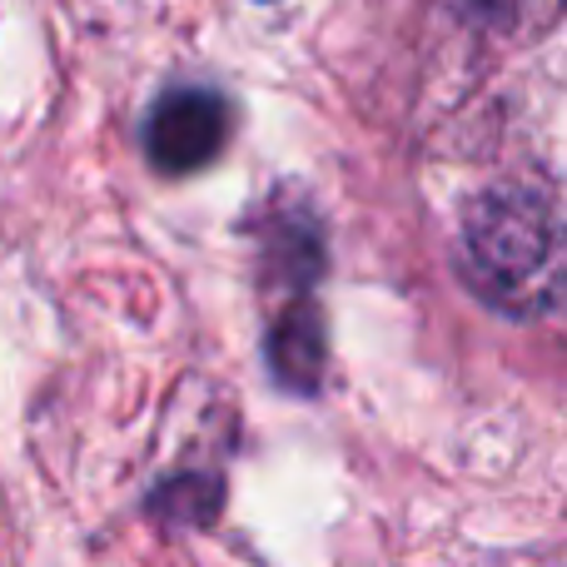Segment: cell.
Returning a JSON list of instances; mask_svg holds the SVG:
<instances>
[{
  "label": "cell",
  "instance_id": "obj_3",
  "mask_svg": "<svg viewBox=\"0 0 567 567\" xmlns=\"http://www.w3.org/2000/svg\"><path fill=\"white\" fill-rule=\"evenodd\" d=\"M269 359H275V373L279 383L289 389L309 393L319 383V369H323V329H319V313L303 303V309L284 313V323L269 339Z\"/></svg>",
  "mask_w": 567,
  "mask_h": 567
},
{
  "label": "cell",
  "instance_id": "obj_1",
  "mask_svg": "<svg viewBox=\"0 0 567 567\" xmlns=\"http://www.w3.org/2000/svg\"><path fill=\"white\" fill-rule=\"evenodd\" d=\"M463 275L508 319H543L563 299V219L553 189L533 179L493 185L463 209Z\"/></svg>",
  "mask_w": 567,
  "mask_h": 567
},
{
  "label": "cell",
  "instance_id": "obj_4",
  "mask_svg": "<svg viewBox=\"0 0 567 567\" xmlns=\"http://www.w3.org/2000/svg\"><path fill=\"white\" fill-rule=\"evenodd\" d=\"M468 16H478V20H493L498 10H508V6H518V0H458Z\"/></svg>",
  "mask_w": 567,
  "mask_h": 567
},
{
  "label": "cell",
  "instance_id": "obj_2",
  "mask_svg": "<svg viewBox=\"0 0 567 567\" xmlns=\"http://www.w3.org/2000/svg\"><path fill=\"white\" fill-rule=\"evenodd\" d=\"M235 110L215 85H175L155 100L145 120V155L159 175L179 179L219 159Z\"/></svg>",
  "mask_w": 567,
  "mask_h": 567
}]
</instances>
